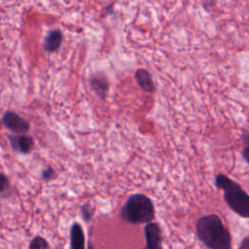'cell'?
I'll list each match as a JSON object with an SVG mask.
<instances>
[{
    "instance_id": "277c9868",
    "label": "cell",
    "mask_w": 249,
    "mask_h": 249,
    "mask_svg": "<svg viewBox=\"0 0 249 249\" xmlns=\"http://www.w3.org/2000/svg\"><path fill=\"white\" fill-rule=\"evenodd\" d=\"M2 123L7 129L16 134L27 133L30 128V124L26 119L11 110L3 114Z\"/></svg>"
},
{
    "instance_id": "7a4b0ae2",
    "label": "cell",
    "mask_w": 249,
    "mask_h": 249,
    "mask_svg": "<svg viewBox=\"0 0 249 249\" xmlns=\"http://www.w3.org/2000/svg\"><path fill=\"white\" fill-rule=\"evenodd\" d=\"M120 216L124 222L132 225L151 223L156 217L154 202L144 194H132L122 206Z\"/></svg>"
},
{
    "instance_id": "5bb4252c",
    "label": "cell",
    "mask_w": 249,
    "mask_h": 249,
    "mask_svg": "<svg viewBox=\"0 0 249 249\" xmlns=\"http://www.w3.org/2000/svg\"><path fill=\"white\" fill-rule=\"evenodd\" d=\"M56 177V172L52 166H47L41 171V178L44 181H52Z\"/></svg>"
},
{
    "instance_id": "30bf717a",
    "label": "cell",
    "mask_w": 249,
    "mask_h": 249,
    "mask_svg": "<svg viewBox=\"0 0 249 249\" xmlns=\"http://www.w3.org/2000/svg\"><path fill=\"white\" fill-rule=\"evenodd\" d=\"M62 35L58 30L52 31L45 40V49L48 52H54L56 51L61 44Z\"/></svg>"
},
{
    "instance_id": "8992f818",
    "label": "cell",
    "mask_w": 249,
    "mask_h": 249,
    "mask_svg": "<svg viewBox=\"0 0 249 249\" xmlns=\"http://www.w3.org/2000/svg\"><path fill=\"white\" fill-rule=\"evenodd\" d=\"M146 249H162V232L157 222L146 224L144 228Z\"/></svg>"
},
{
    "instance_id": "5b68a950",
    "label": "cell",
    "mask_w": 249,
    "mask_h": 249,
    "mask_svg": "<svg viewBox=\"0 0 249 249\" xmlns=\"http://www.w3.org/2000/svg\"><path fill=\"white\" fill-rule=\"evenodd\" d=\"M7 138L12 150L17 154L27 155L34 148V139L27 133L8 134Z\"/></svg>"
},
{
    "instance_id": "8fae6325",
    "label": "cell",
    "mask_w": 249,
    "mask_h": 249,
    "mask_svg": "<svg viewBox=\"0 0 249 249\" xmlns=\"http://www.w3.org/2000/svg\"><path fill=\"white\" fill-rule=\"evenodd\" d=\"M49 248H50V244L48 240L41 235H35L31 239L28 245V249H49Z\"/></svg>"
},
{
    "instance_id": "6da1fadb",
    "label": "cell",
    "mask_w": 249,
    "mask_h": 249,
    "mask_svg": "<svg viewBox=\"0 0 249 249\" xmlns=\"http://www.w3.org/2000/svg\"><path fill=\"white\" fill-rule=\"evenodd\" d=\"M196 234L208 249H231V234L217 214L201 216L196 223Z\"/></svg>"
},
{
    "instance_id": "ba28073f",
    "label": "cell",
    "mask_w": 249,
    "mask_h": 249,
    "mask_svg": "<svg viewBox=\"0 0 249 249\" xmlns=\"http://www.w3.org/2000/svg\"><path fill=\"white\" fill-rule=\"evenodd\" d=\"M135 79L138 86L146 92L152 93L155 91V86L150 73L144 69H139L135 73Z\"/></svg>"
},
{
    "instance_id": "7c38bea8",
    "label": "cell",
    "mask_w": 249,
    "mask_h": 249,
    "mask_svg": "<svg viewBox=\"0 0 249 249\" xmlns=\"http://www.w3.org/2000/svg\"><path fill=\"white\" fill-rule=\"evenodd\" d=\"M80 214L82 219L86 222V223H89L94 215V208L88 202L84 203L81 205L80 207Z\"/></svg>"
},
{
    "instance_id": "2e32d148",
    "label": "cell",
    "mask_w": 249,
    "mask_h": 249,
    "mask_svg": "<svg viewBox=\"0 0 249 249\" xmlns=\"http://www.w3.org/2000/svg\"><path fill=\"white\" fill-rule=\"evenodd\" d=\"M243 157H244L245 160L249 163V146L244 148V150H243Z\"/></svg>"
},
{
    "instance_id": "9a60e30c",
    "label": "cell",
    "mask_w": 249,
    "mask_h": 249,
    "mask_svg": "<svg viewBox=\"0 0 249 249\" xmlns=\"http://www.w3.org/2000/svg\"><path fill=\"white\" fill-rule=\"evenodd\" d=\"M238 249H249V234L243 238Z\"/></svg>"
},
{
    "instance_id": "9c48e42d",
    "label": "cell",
    "mask_w": 249,
    "mask_h": 249,
    "mask_svg": "<svg viewBox=\"0 0 249 249\" xmlns=\"http://www.w3.org/2000/svg\"><path fill=\"white\" fill-rule=\"evenodd\" d=\"M90 85L93 91L99 98L104 99L106 97L108 91V83L104 77H93L90 81Z\"/></svg>"
},
{
    "instance_id": "4fadbf2b",
    "label": "cell",
    "mask_w": 249,
    "mask_h": 249,
    "mask_svg": "<svg viewBox=\"0 0 249 249\" xmlns=\"http://www.w3.org/2000/svg\"><path fill=\"white\" fill-rule=\"evenodd\" d=\"M0 182H1V196L2 197L8 196L10 192V181H9V178L4 173H1Z\"/></svg>"
},
{
    "instance_id": "3957f363",
    "label": "cell",
    "mask_w": 249,
    "mask_h": 249,
    "mask_svg": "<svg viewBox=\"0 0 249 249\" xmlns=\"http://www.w3.org/2000/svg\"><path fill=\"white\" fill-rule=\"evenodd\" d=\"M215 186L224 191V199L233 212L240 217L249 218V195L241 189L238 183L225 174H217Z\"/></svg>"
},
{
    "instance_id": "52a82bcc",
    "label": "cell",
    "mask_w": 249,
    "mask_h": 249,
    "mask_svg": "<svg viewBox=\"0 0 249 249\" xmlns=\"http://www.w3.org/2000/svg\"><path fill=\"white\" fill-rule=\"evenodd\" d=\"M70 249H86V238L83 227L78 222H73L70 227Z\"/></svg>"
}]
</instances>
